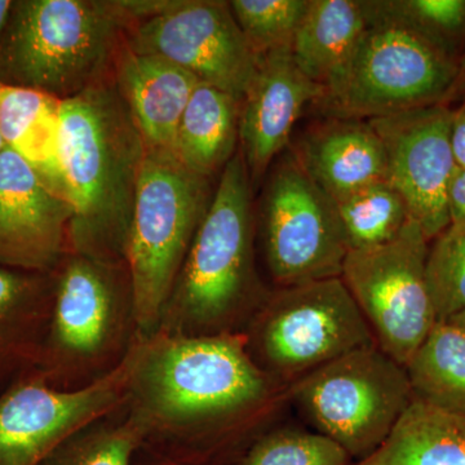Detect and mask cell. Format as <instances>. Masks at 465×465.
<instances>
[{
    "mask_svg": "<svg viewBox=\"0 0 465 465\" xmlns=\"http://www.w3.org/2000/svg\"><path fill=\"white\" fill-rule=\"evenodd\" d=\"M124 410L148 448L170 465L224 457L237 421L271 396L274 381L253 362L243 332L137 338L128 354Z\"/></svg>",
    "mask_w": 465,
    "mask_h": 465,
    "instance_id": "6da1fadb",
    "label": "cell"
},
{
    "mask_svg": "<svg viewBox=\"0 0 465 465\" xmlns=\"http://www.w3.org/2000/svg\"><path fill=\"white\" fill-rule=\"evenodd\" d=\"M146 145L115 84L61 101L58 164L72 210L69 252L125 262Z\"/></svg>",
    "mask_w": 465,
    "mask_h": 465,
    "instance_id": "7a4b0ae2",
    "label": "cell"
},
{
    "mask_svg": "<svg viewBox=\"0 0 465 465\" xmlns=\"http://www.w3.org/2000/svg\"><path fill=\"white\" fill-rule=\"evenodd\" d=\"M252 183L238 148L229 161L168 296L157 332H243L269 292L253 252Z\"/></svg>",
    "mask_w": 465,
    "mask_h": 465,
    "instance_id": "3957f363",
    "label": "cell"
},
{
    "mask_svg": "<svg viewBox=\"0 0 465 465\" xmlns=\"http://www.w3.org/2000/svg\"><path fill=\"white\" fill-rule=\"evenodd\" d=\"M54 280L41 375L58 390L99 381L121 366L139 338L130 271L67 252Z\"/></svg>",
    "mask_w": 465,
    "mask_h": 465,
    "instance_id": "277c9868",
    "label": "cell"
},
{
    "mask_svg": "<svg viewBox=\"0 0 465 465\" xmlns=\"http://www.w3.org/2000/svg\"><path fill=\"white\" fill-rule=\"evenodd\" d=\"M128 25L112 0H18L0 38V84L69 99L104 81Z\"/></svg>",
    "mask_w": 465,
    "mask_h": 465,
    "instance_id": "5b68a950",
    "label": "cell"
},
{
    "mask_svg": "<svg viewBox=\"0 0 465 465\" xmlns=\"http://www.w3.org/2000/svg\"><path fill=\"white\" fill-rule=\"evenodd\" d=\"M213 197L210 179L183 167L173 153L146 148L125 256L139 338L157 332Z\"/></svg>",
    "mask_w": 465,
    "mask_h": 465,
    "instance_id": "8992f818",
    "label": "cell"
},
{
    "mask_svg": "<svg viewBox=\"0 0 465 465\" xmlns=\"http://www.w3.org/2000/svg\"><path fill=\"white\" fill-rule=\"evenodd\" d=\"M243 333L259 369L291 385L336 358L376 345L341 278L271 291Z\"/></svg>",
    "mask_w": 465,
    "mask_h": 465,
    "instance_id": "52a82bcc",
    "label": "cell"
},
{
    "mask_svg": "<svg viewBox=\"0 0 465 465\" xmlns=\"http://www.w3.org/2000/svg\"><path fill=\"white\" fill-rule=\"evenodd\" d=\"M457 84V61L406 30L370 25L312 108L323 118L369 121L446 104Z\"/></svg>",
    "mask_w": 465,
    "mask_h": 465,
    "instance_id": "ba28073f",
    "label": "cell"
},
{
    "mask_svg": "<svg viewBox=\"0 0 465 465\" xmlns=\"http://www.w3.org/2000/svg\"><path fill=\"white\" fill-rule=\"evenodd\" d=\"M291 396L316 432L353 463L381 448L414 401L406 367L378 345L318 367L291 385Z\"/></svg>",
    "mask_w": 465,
    "mask_h": 465,
    "instance_id": "9c48e42d",
    "label": "cell"
},
{
    "mask_svg": "<svg viewBox=\"0 0 465 465\" xmlns=\"http://www.w3.org/2000/svg\"><path fill=\"white\" fill-rule=\"evenodd\" d=\"M430 242L415 220L394 240L349 251L341 281L363 314L376 345L406 367L437 318L427 283Z\"/></svg>",
    "mask_w": 465,
    "mask_h": 465,
    "instance_id": "30bf717a",
    "label": "cell"
},
{
    "mask_svg": "<svg viewBox=\"0 0 465 465\" xmlns=\"http://www.w3.org/2000/svg\"><path fill=\"white\" fill-rule=\"evenodd\" d=\"M262 226L266 264L278 286L341 278L349 247L338 208L291 146L272 164Z\"/></svg>",
    "mask_w": 465,
    "mask_h": 465,
    "instance_id": "8fae6325",
    "label": "cell"
},
{
    "mask_svg": "<svg viewBox=\"0 0 465 465\" xmlns=\"http://www.w3.org/2000/svg\"><path fill=\"white\" fill-rule=\"evenodd\" d=\"M125 47L166 58L238 101L249 90L260 61L229 2L220 0H179L166 14L131 27Z\"/></svg>",
    "mask_w": 465,
    "mask_h": 465,
    "instance_id": "7c38bea8",
    "label": "cell"
},
{
    "mask_svg": "<svg viewBox=\"0 0 465 465\" xmlns=\"http://www.w3.org/2000/svg\"><path fill=\"white\" fill-rule=\"evenodd\" d=\"M130 354V353H128ZM128 356L99 381L58 390L41 375L0 397V465H38L67 439L124 405Z\"/></svg>",
    "mask_w": 465,
    "mask_h": 465,
    "instance_id": "4fadbf2b",
    "label": "cell"
},
{
    "mask_svg": "<svg viewBox=\"0 0 465 465\" xmlns=\"http://www.w3.org/2000/svg\"><path fill=\"white\" fill-rule=\"evenodd\" d=\"M451 119L445 103L369 119L384 145L390 183L430 242L451 224L449 194L458 171Z\"/></svg>",
    "mask_w": 465,
    "mask_h": 465,
    "instance_id": "5bb4252c",
    "label": "cell"
},
{
    "mask_svg": "<svg viewBox=\"0 0 465 465\" xmlns=\"http://www.w3.org/2000/svg\"><path fill=\"white\" fill-rule=\"evenodd\" d=\"M72 210L14 150H0V265L51 274L69 252Z\"/></svg>",
    "mask_w": 465,
    "mask_h": 465,
    "instance_id": "9a60e30c",
    "label": "cell"
},
{
    "mask_svg": "<svg viewBox=\"0 0 465 465\" xmlns=\"http://www.w3.org/2000/svg\"><path fill=\"white\" fill-rule=\"evenodd\" d=\"M321 94L322 87L300 72L291 48L260 56L240 114V149L253 188L289 148L300 115Z\"/></svg>",
    "mask_w": 465,
    "mask_h": 465,
    "instance_id": "2e32d148",
    "label": "cell"
},
{
    "mask_svg": "<svg viewBox=\"0 0 465 465\" xmlns=\"http://www.w3.org/2000/svg\"><path fill=\"white\" fill-rule=\"evenodd\" d=\"M291 149L333 202L371 183L390 182L384 145L365 119L323 118Z\"/></svg>",
    "mask_w": 465,
    "mask_h": 465,
    "instance_id": "e0dca14e",
    "label": "cell"
},
{
    "mask_svg": "<svg viewBox=\"0 0 465 465\" xmlns=\"http://www.w3.org/2000/svg\"><path fill=\"white\" fill-rule=\"evenodd\" d=\"M198 84L191 73L154 54L125 47L116 60V88L148 149L173 153L177 127Z\"/></svg>",
    "mask_w": 465,
    "mask_h": 465,
    "instance_id": "ac0fdd59",
    "label": "cell"
},
{
    "mask_svg": "<svg viewBox=\"0 0 465 465\" xmlns=\"http://www.w3.org/2000/svg\"><path fill=\"white\" fill-rule=\"evenodd\" d=\"M240 114L241 101L200 82L177 127L174 158L206 179L223 173L240 148Z\"/></svg>",
    "mask_w": 465,
    "mask_h": 465,
    "instance_id": "d6986e66",
    "label": "cell"
},
{
    "mask_svg": "<svg viewBox=\"0 0 465 465\" xmlns=\"http://www.w3.org/2000/svg\"><path fill=\"white\" fill-rule=\"evenodd\" d=\"M370 26L362 0H311L291 54L300 72L324 87Z\"/></svg>",
    "mask_w": 465,
    "mask_h": 465,
    "instance_id": "ffe728a7",
    "label": "cell"
},
{
    "mask_svg": "<svg viewBox=\"0 0 465 465\" xmlns=\"http://www.w3.org/2000/svg\"><path fill=\"white\" fill-rule=\"evenodd\" d=\"M61 101L45 92L0 84V139L64 194L58 164Z\"/></svg>",
    "mask_w": 465,
    "mask_h": 465,
    "instance_id": "44dd1931",
    "label": "cell"
},
{
    "mask_svg": "<svg viewBox=\"0 0 465 465\" xmlns=\"http://www.w3.org/2000/svg\"><path fill=\"white\" fill-rule=\"evenodd\" d=\"M351 465H465V419L414 399L381 448Z\"/></svg>",
    "mask_w": 465,
    "mask_h": 465,
    "instance_id": "7402d4cb",
    "label": "cell"
},
{
    "mask_svg": "<svg viewBox=\"0 0 465 465\" xmlns=\"http://www.w3.org/2000/svg\"><path fill=\"white\" fill-rule=\"evenodd\" d=\"M414 399L465 419V335L437 322L406 366Z\"/></svg>",
    "mask_w": 465,
    "mask_h": 465,
    "instance_id": "603a6c76",
    "label": "cell"
},
{
    "mask_svg": "<svg viewBox=\"0 0 465 465\" xmlns=\"http://www.w3.org/2000/svg\"><path fill=\"white\" fill-rule=\"evenodd\" d=\"M54 282L0 268V361L39 351L50 323Z\"/></svg>",
    "mask_w": 465,
    "mask_h": 465,
    "instance_id": "cb8c5ba5",
    "label": "cell"
},
{
    "mask_svg": "<svg viewBox=\"0 0 465 465\" xmlns=\"http://www.w3.org/2000/svg\"><path fill=\"white\" fill-rule=\"evenodd\" d=\"M370 25L399 27L459 60L465 41V0H362Z\"/></svg>",
    "mask_w": 465,
    "mask_h": 465,
    "instance_id": "d4e9b609",
    "label": "cell"
},
{
    "mask_svg": "<svg viewBox=\"0 0 465 465\" xmlns=\"http://www.w3.org/2000/svg\"><path fill=\"white\" fill-rule=\"evenodd\" d=\"M335 203L349 251L388 243L411 219L405 200L390 182L371 183Z\"/></svg>",
    "mask_w": 465,
    "mask_h": 465,
    "instance_id": "484cf974",
    "label": "cell"
},
{
    "mask_svg": "<svg viewBox=\"0 0 465 465\" xmlns=\"http://www.w3.org/2000/svg\"><path fill=\"white\" fill-rule=\"evenodd\" d=\"M143 434L124 407L67 439L38 465H133Z\"/></svg>",
    "mask_w": 465,
    "mask_h": 465,
    "instance_id": "4316f807",
    "label": "cell"
},
{
    "mask_svg": "<svg viewBox=\"0 0 465 465\" xmlns=\"http://www.w3.org/2000/svg\"><path fill=\"white\" fill-rule=\"evenodd\" d=\"M430 244L427 283L437 322L465 311V223H451Z\"/></svg>",
    "mask_w": 465,
    "mask_h": 465,
    "instance_id": "83f0119b",
    "label": "cell"
},
{
    "mask_svg": "<svg viewBox=\"0 0 465 465\" xmlns=\"http://www.w3.org/2000/svg\"><path fill=\"white\" fill-rule=\"evenodd\" d=\"M311 0H232L235 21L258 56L292 47Z\"/></svg>",
    "mask_w": 465,
    "mask_h": 465,
    "instance_id": "f1b7e54d",
    "label": "cell"
},
{
    "mask_svg": "<svg viewBox=\"0 0 465 465\" xmlns=\"http://www.w3.org/2000/svg\"><path fill=\"white\" fill-rule=\"evenodd\" d=\"M333 440L317 432L282 428L262 434L242 457L241 465H351Z\"/></svg>",
    "mask_w": 465,
    "mask_h": 465,
    "instance_id": "f546056e",
    "label": "cell"
},
{
    "mask_svg": "<svg viewBox=\"0 0 465 465\" xmlns=\"http://www.w3.org/2000/svg\"><path fill=\"white\" fill-rule=\"evenodd\" d=\"M451 223H465V168H458L449 194Z\"/></svg>",
    "mask_w": 465,
    "mask_h": 465,
    "instance_id": "4dcf8cb0",
    "label": "cell"
},
{
    "mask_svg": "<svg viewBox=\"0 0 465 465\" xmlns=\"http://www.w3.org/2000/svg\"><path fill=\"white\" fill-rule=\"evenodd\" d=\"M451 145L458 168H465V101L457 110H452Z\"/></svg>",
    "mask_w": 465,
    "mask_h": 465,
    "instance_id": "1f68e13d",
    "label": "cell"
},
{
    "mask_svg": "<svg viewBox=\"0 0 465 465\" xmlns=\"http://www.w3.org/2000/svg\"><path fill=\"white\" fill-rule=\"evenodd\" d=\"M12 5H14V2H11V0H0V38H2L5 26H7Z\"/></svg>",
    "mask_w": 465,
    "mask_h": 465,
    "instance_id": "d6a6232c",
    "label": "cell"
},
{
    "mask_svg": "<svg viewBox=\"0 0 465 465\" xmlns=\"http://www.w3.org/2000/svg\"><path fill=\"white\" fill-rule=\"evenodd\" d=\"M465 84V51L461 54V56L458 60V84L455 88V94L460 91V88Z\"/></svg>",
    "mask_w": 465,
    "mask_h": 465,
    "instance_id": "836d02e7",
    "label": "cell"
},
{
    "mask_svg": "<svg viewBox=\"0 0 465 465\" xmlns=\"http://www.w3.org/2000/svg\"><path fill=\"white\" fill-rule=\"evenodd\" d=\"M446 322L457 327V329L460 330V331L465 335V311L457 314V316L450 318Z\"/></svg>",
    "mask_w": 465,
    "mask_h": 465,
    "instance_id": "e575fe53",
    "label": "cell"
},
{
    "mask_svg": "<svg viewBox=\"0 0 465 465\" xmlns=\"http://www.w3.org/2000/svg\"><path fill=\"white\" fill-rule=\"evenodd\" d=\"M3 146H5V143H3L2 139H0V150L3 149Z\"/></svg>",
    "mask_w": 465,
    "mask_h": 465,
    "instance_id": "d590c367",
    "label": "cell"
},
{
    "mask_svg": "<svg viewBox=\"0 0 465 465\" xmlns=\"http://www.w3.org/2000/svg\"><path fill=\"white\" fill-rule=\"evenodd\" d=\"M460 91H465V84L460 88Z\"/></svg>",
    "mask_w": 465,
    "mask_h": 465,
    "instance_id": "8d00e7d4",
    "label": "cell"
},
{
    "mask_svg": "<svg viewBox=\"0 0 465 465\" xmlns=\"http://www.w3.org/2000/svg\"><path fill=\"white\" fill-rule=\"evenodd\" d=\"M164 465H170V464H164Z\"/></svg>",
    "mask_w": 465,
    "mask_h": 465,
    "instance_id": "74e56055",
    "label": "cell"
}]
</instances>
